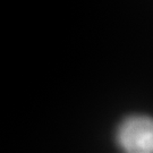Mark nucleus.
Instances as JSON below:
<instances>
[{
    "mask_svg": "<svg viewBox=\"0 0 153 153\" xmlns=\"http://www.w3.org/2000/svg\"><path fill=\"white\" fill-rule=\"evenodd\" d=\"M118 141L127 152L149 153L153 151V123L145 116L126 119L118 131Z\"/></svg>",
    "mask_w": 153,
    "mask_h": 153,
    "instance_id": "nucleus-1",
    "label": "nucleus"
}]
</instances>
